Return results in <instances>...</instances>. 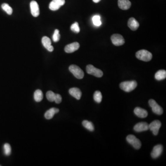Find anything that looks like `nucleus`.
<instances>
[{
  "label": "nucleus",
  "instance_id": "1",
  "mask_svg": "<svg viewBox=\"0 0 166 166\" xmlns=\"http://www.w3.org/2000/svg\"><path fill=\"white\" fill-rule=\"evenodd\" d=\"M137 82L136 81L123 82L120 85V87L123 91L129 92L134 90L137 86Z\"/></svg>",
  "mask_w": 166,
  "mask_h": 166
},
{
  "label": "nucleus",
  "instance_id": "2",
  "mask_svg": "<svg viewBox=\"0 0 166 166\" xmlns=\"http://www.w3.org/2000/svg\"><path fill=\"white\" fill-rule=\"evenodd\" d=\"M136 56L138 59L142 61H149L152 58V55L146 50H140L136 54Z\"/></svg>",
  "mask_w": 166,
  "mask_h": 166
},
{
  "label": "nucleus",
  "instance_id": "3",
  "mask_svg": "<svg viewBox=\"0 0 166 166\" xmlns=\"http://www.w3.org/2000/svg\"><path fill=\"white\" fill-rule=\"evenodd\" d=\"M69 70L77 78L82 79L84 78V72L78 66L72 65L69 67Z\"/></svg>",
  "mask_w": 166,
  "mask_h": 166
},
{
  "label": "nucleus",
  "instance_id": "4",
  "mask_svg": "<svg viewBox=\"0 0 166 166\" xmlns=\"http://www.w3.org/2000/svg\"><path fill=\"white\" fill-rule=\"evenodd\" d=\"M126 140L135 149H139L141 147V142L133 135H129L126 137Z\"/></svg>",
  "mask_w": 166,
  "mask_h": 166
},
{
  "label": "nucleus",
  "instance_id": "5",
  "mask_svg": "<svg viewBox=\"0 0 166 166\" xmlns=\"http://www.w3.org/2000/svg\"><path fill=\"white\" fill-rule=\"evenodd\" d=\"M86 71L88 74L93 75L96 77L101 78L103 76V72L96 68L92 65H88L86 67Z\"/></svg>",
  "mask_w": 166,
  "mask_h": 166
},
{
  "label": "nucleus",
  "instance_id": "6",
  "mask_svg": "<svg viewBox=\"0 0 166 166\" xmlns=\"http://www.w3.org/2000/svg\"><path fill=\"white\" fill-rule=\"evenodd\" d=\"M149 106L152 108L153 112L158 115H161L163 112L162 108L159 105L157 102L153 99L149 100Z\"/></svg>",
  "mask_w": 166,
  "mask_h": 166
},
{
  "label": "nucleus",
  "instance_id": "7",
  "mask_svg": "<svg viewBox=\"0 0 166 166\" xmlns=\"http://www.w3.org/2000/svg\"><path fill=\"white\" fill-rule=\"evenodd\" d=\"M113 44L115 46H121L125 44V39L122 36L118 34H113L111 37Z\"/></svg>",
  "mask_w": 166,
  "mask_h": 166
},
{
  "label": "nucleus",
  "instance_id": "8",
  "mask_svg": "<svg viewBox=\"0 0 166 166\" xmlns=\"http://www.w3.org/2000/svg\"><path fill=\"white\" fill-rule=\"evenodd\" d=\"M162 124L159 120H155L149 125V128L152 132L153 134L157 135L158 133L159 129L161 128Z\"/></svg>",
  "mask_w": 166,
  "mask_h": 166
},
{
  "label": "nucleus",
  "instance_id": "9",
  "mask_svg": "<svg viewBox=\"0 0 166 166\" xmlns=\"http://www.w3.org/2000/svg\"><path fill=\"white\" fill-rule=\"evenodd\" d=\"M65 3V0H53L49 5L50 9L52 11L58 10Z\"/></svg>",
  "mask_w": 166,
  "mask_h": 166
},
{
  "label": "nucleus",
  "instance_id": "10",
  "mask_svg": "<svg viewBox=\"0 0 166 166\" xmlns=\"http://www.w3.org/2000/svg\"><path fill=\"white\" fill-rule=\"evenodd\" d=\"M31 13L34 17H38L40 14L39 5L37 1H32L30 3Z\"/></svg>",
  "mask_w": 166,
  "mask_h": 166
},
{
  "label": "nucleus",
  "instance_id": "11",
  "mask_svg": "<svg viewBox=\"0 0 166 166\" xmlns=\"http://www.w3.org/2000/svg\"><path fill=\"white\" fill-rule=\"evenodd\" d=\"M163 151V146L161 144L156 145L153 148L151 153V157L154 159L157 158L161 156Z\"/></svg>",
  "mask_w": 166,
  "mask_h": 166
},
{
  "label": "nucleus",
  "instance_id": "12",
  "mask_svg": "<svg viewBox=\"0 0 166 166\" xmlns=\"http://www.w3.org/2000/svg\"><path fill=\"white\" fill-rule=\"evenodd\" d=\"M149 124L146 122L138 123L134 126V130L137 132H142L148 130Z\"/></svg>",
  "mask_w": 166,
  "mask_h": 166
},
{
  "label": "nucleus",
  "instance_id": "13",
  "mask_svg": "<svg viewBox=\"0 0 166 166\" xmlns=\"http://www.w3.org/2000/svg\"><path fill=\"white\" fill-rule=\"evenodd\" d=\"M80 45L78 42H74L67 45L65 48V51L66 53H72L76 51L79 48Z\"/></svg>",
  "mask_w": 166,
  "mask_h": 166
},
{
  "label": "nucleus",
  "instance_id": "14",
  "mask_svg": "<svg viewBox=\"0 0 166 166\" xmlns=\"http://www.w3.org/2000/svg\"><path fill=\"white\" fill-rule=\"evenodd\" d=\"M42 42L45 48L50 52H52L54 50V47L51 45V40L47 37H44L42 39Z\"/></svg>",
  "mask_w": 166,
  "mask_h": 166
},
{
  "label": "nucleus",
  "instance_id": "15",
  "mask_svg": "<svg viewBox=\"0 0 166 166\" xmlns=\"http://www.w3.org/2000/svg\"><path fill=\"white\" fill-rule=\"evenodd\" d=\"M134 112L137 116L141 118L146 117L148 114V112L146 110L140 107L136 108L134 110Z\"/></svg>",
  "mask_w": 166,
  "mask_h": 166
},
{
  "label": "nucleus",
  "instance_id": "16",
  "mask_svg": "<svg viewBox=\"0 0 166 166\" xmlns=\"http://www.w3.org/2000/svg\"><path fill=\"white\" fill-rule=\"evenodd\" d=\"M69 93L72 96L77 100L80 99L82 92L78 88H72L69 89Z\"/></svg>",
  "mask_w": 166,
  "mask_h": 166
},
{
  "label": "nucleus",
  "instance_id": "17",
  "mask_svg": "<svg viewBox=\"0 0 166 166\" xmlns=\"http://www.w3.org/2000/svg\"><path fill=\"white\" fill-rule=\"evenodd\" d=\"M119 7L122 10L128 9L131 6V2L129 0H118Z\"/></svg>",
  "mask_w": 166,
  "mask_h": 166
},
{
  "label": "nucleus",
  "instance_id": "18",
  "mask_svg": "<svg viewBox=\"0 0 166 166\" xmlns=\"http://www.w3.org/2000/svg\"><path fill=\"white\" fill-rule=\"evenodd\" d=\"M59 112V109L57 108H53L46 112L45 114V117L47 120H50L53 118L54 115L58 113Z\"/></svg>",
  "mask_w": 166,
  "mask_h": 166
},
{
  "label": "nucleus",
  "instance_id": "19",
  "mask_svg": "<svg viewBox=\"0 0 166 166\" xmlns=\"http://www.w3.org/2000/svg\"><path fill=\"white\" fill-rule=\"evenodd\" d=\"M128 26L132 31H136L139 27V24L135 19L131 18L128 21Z\"/></svg>",
  "mask_w": 166,
  "mask_h": 166
},
{
  "label": "nucleus",
  "instance_id": "20",
  "mask_svg": "<svg viewBox=\"0 0 166 166\" xmlns=\"http://www.w3.org/2000/svg\"><path fill=\"white\" fill-rule=\"evenodd\" d=\"M155 78L157 80H162L166 78V71L164 70H161L156 73Z\"/></svg>",
  "mask_w": 166,
  "mask_h": 166
},
{
  "label": "nucleus",
  "instance_id": "21",
  "mask_svg": "<svg viewBox=\"0 0 166 166\" xmlns=\"http://www.w3.org/2000/svg\"><path fill=\"white\" fill-rule=\"evenodd\" d=\"M43 93L40 90H36L34 92V98L37 102H40L43 99Z\"/></svg>",
  "mask_w": 166,
  "mask_h": 166
},
{
  "label": "nucleus",
  "instance_id": "22",
  "mask_svg": "<svg viewBox=\"0 0 166 166\" xmlns=\"http://www.w3.org/2000/svg\"><path fill=\"white\" fill-rule=\"evenodd\" d=\"M82 125L86 129L90 131L93 132L94 130V126L91 122L85 120L82 122Z\"/></svg>",
  "mask_w": 166,
  "mask_h": 166
},
{
  "label": "nucleus",
  "instance_id": "23",
  "mask_svg": "<svg viewBox=\"0 0 166 166\" xmlns=\"http://www.w3.org/2000/svg\"><path fill=\"white\" fill-rule=\"evenodd\" d=\"M93 98H94V100L95 101V102H96V103H100L101 102H102V98H103L102 93L100 91H96L94 94Z\"/></svg>",
  "mask_w": 166,
  "mask_h": 166
},
{
  "label": "nucleus",
  "instance_id": "24",
  "mask_svg": "<svg viewBox=\"0 0 166 166\" xmlns=\"http://www.w3.org/2000/svg\"><path fill=\"white\" fill-rule=\"evenodd\" d=\"M1 8L9 15H11L13 13V9L7 3H3L1 5Z\"/></svg>",
  "mask_w": 166,
  "mask_h": 166
},
{
  "label": "nucleus",
  "instance_id": "25",
  "mask_svg": "<svg viewBox=\"0 0 166 166\" xmlns=\"http://www.w3.org/2000/svg\"><path fill=\"white\" fill-rule=\"evenodd\" d=\"M56 94L52 91H48L46 93V97L50 102H54Z\"/></svg>",
  "mask_w": 166,
  "mask_h": 166
},
{
  "label": "nucleus",
  "instance_id": "26",
  "mask_svg": "<svg viewBox=\"0 0 166 166\" xmlns=\"http://www.w3.org/2000/svg\"><path fill=\"white\" fill-rule=\"evenodd\" d=\"M92 21L95 26L99 27L102 24L101 21V17L99 15H95L92 18Z\"/></svg>",
  "mask_w": 166,
  "mask_h": 166
},
{
  "label": "nucleus",
  "instance_id": "27",
  "mask_svg": "<svg viewBox=\"0 0 166 166\" xmlns=\"http://www.w3.org/2000/svg\"><path fill=\"white\" fill-rule=\"evenodd\" d=\"M4 151L6 156H9L11 153V147L9 144H5L4 145Z\"/></svg>",
  "mask_w": 166,
  "mask_h": 166
},
{
  "label": "nucleus",
  "instance_id": "28",
  "mask_svg": "<svg viewBox=\"0 0 166 166\" xmlns=\"http://www.w3.org/2000/svg\"><path fill=\"white\" fill-rule=\"evenodd\" d=\"M71 29L74 33H78L80 32V28L77 22L74 23L72 24L71 27Z\"/></svg>",
  "mask_w": 166,
  "mask_h": 166
},
{
  "label": "nucleus",
  "instance_id": "29",
  "mask_svg": "<svg viewBox=\"0 0 166 166\" xmlns=\"http://www.w3.org/2000/svg\"><path fill=\"white\" fill-rule=\"evenodd\" d=\"M60 34L59 33V31L58 30H55L54 32V35L53 36V41L55 42H57L59 41L60 39Z\"/></svg>",
  "mask_w": 166,
  "mask_h": 166
},
{
  "label": "nucleus",
  "instance_id": "30",
  "mask_svg": "<svg viewBox=\"0 0 166 166\" xmlns=\"http://www.w3.org/2000/svg\"><path fill=\"white\" fill-rule=\"evenodd\" d=\"M61 101H62V97H61V96L58 94H56L54 101L56 103L59 104L61 103Z\"/></svg>",
  "mask_w": 166,
  "mask_h": 166
},
{
  "label": "nucleus",
  "instance_id": "31",
  "mask_svg": "<svg viewBox=\"0 0 166 166\" xmlns=\"http://www.w3.org/2000/svg\"><path fill=\"white\" fill-rule=\"evenodd\" d=\"M101 0H93V1L95 2V3H98V2H99Z\"/></svg>",
  "mask_w": 166,
  "mask_h": 166
},
{
  "label": "nucleus",
  "instance_id": "32",
  "mask_svg": "<svg viewBox=\"0 0 166 166\" xmlns=\"http://www.w3.org/2000/svg\"><path fill=\"white\" fill-rule=\"evenodd\" d=\"M0 166H1V165H0Z\"/></svg>",
  "mask_w": 166,
  "mask_h": 166
}]
</instances>
